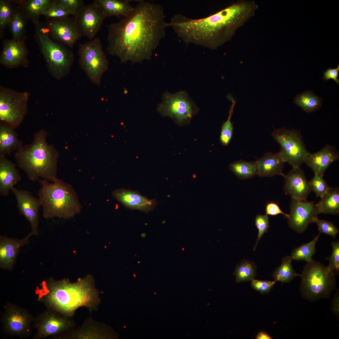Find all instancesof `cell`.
Segmentation results:
<instances>
[{
  "label": "cell",
  "mask_w": 339,
  "mask_h": 339,
  "mask_svg": "<svg viewBox=\"0 0 339 339\" xmlns=\"http://www.w3.org/2000/svg\"><path fill=\"white\" fill-rule=\"evenodd\" d=\"M159 4L140 0L120 21L108 27L107 50L122 62L142 63L151 59L165 36L167 23Z\"/></svg>",
  "instance_id": "1"
},
{
  "label": "cell",
  "mask_w": 339,
  "mask_h": 339,
  "mask_svg": "<svg viewBox=\"0 0 339 339\" xmlns=\"http://www.w3.org/2000/svg\"><path fill=\"white\" fill-rule=\"evenodd\" d=\"M36 293L38 300L47 309L69 318L80 307H84L90 311L97 310L100 302L99 292L90 275L75 282L67 279L56 280L51 277L42 282Z\"/></svg>",
  "instance_id": "2"
},
{
  "label": "cell",
  "mask_w": 339,
  "mask_h": 339,
  "mask_svg": "<svg viewBox=\"0 0 339 339\" xmlns=\"http://www.w3.org/2000/svg\"><path fill=\"white\" fill-rule=\"evenodd\" d=\"M47 132L41 129L35 133L32 142L23 145L15 152L18 166L30 180L44 179L53 182L57 178L59 153L47 141Z\"/></svg>",
  "instance_id": "3"
},
{
  "label": "cell",
  "mask_w": 339,
  "mask_h": 339,
  "mask_svg": "<svg viewBox=\"0 0 339 339\" xmlns=\"http://www.w3.org/2000/svg\"><path fill=\"white\" fill-rule=\"evenodd\" d=\"M40 185L38 198L46 219L54 218H68L79 213L82 208L77 194L72 186L57 178L53 182L44 179Z\"/></svg>",
  "instance_id": "4"
},
{
  "label": "cell",
  "mask_w": 339,
  "mask_h": 339,
  "mask_svg": "<svg viewBox=\"0 0 339 339\" xmlns=\"http://www.w3.org/2000/svg\"><path fill=\"white\" fill-rule=\"evenodd\" d=\"M34 36L45 61L48 72L54 78L60 80L69 73L75 60L72 50L53 40L44 24H34Z\"/></svg>",
  "instance_id": "5"
},
{
  "label": "cell",
  "mask_w": 339,
  "mask_h": 339,
  "mask_svg": "<svg viewBox=\"0 0 339 339\" xmlns=\"http://www.w3.org/2000/svg\"><path fill=\"white\" fill-rule=\"evenodd\" d=\"M335 275L320 262L312 259L307 261L301 274L300 291L303 298L310 301L329 298L335 289Z\"/></svg>",
  "instance_id": "6"
},
{
  "label": "cell",
  "mask_w": 339,
  "mask_h": 339,
  "mask_svg": "<svg viewBox=\"0 0 339 339\" xmlns=\"http://www.w3.org/2000/svg\"><path fill=\"white\" fill-rule=\"evenodd\" d=\"M78 54L81 68L92 83L100 86L109 64L100 39L95 37L86 43H79Z\"/></svg>",
  "instance_id": "7"
},
{
  "label": "cell",
  "mask_w": 339,
  "mask_h": 339,
  "mask_svg": "<svg viewBox=\"0 0 339 339\" xmlns=\"http://www.w3.org/2000/svg\"><path fill=\"white\" fill-rule=\"evenodd\" d=\"M158 112L164 117H169L180 126L190 124L199 109L185 91L174 94L165 92L162 101L157 107Z\"/></svg>",
  "instance_id": "8"
},
{
  "label": "cell",
  "mask_w": 339,
  "mask_h": 339,
  "mask_svg": "<svg viewBox=\"0 0 339 339\" xmlns=\"http://www.w3.org/2000/svg\"><path fill=\"white\" fill-rule=\"evenodd\" d=\"M272 135L280 145L279 153L284 162L288 163L293 168H300L309 152L300 132L282 127L275 130Z\"/></svg>",
  "instance_id": "9"
},
{
  "label": "cell",
  "mask_w": 339,
  "mask_h": 339,
  "mask_svg": "<svg viewBox=\"0 0 339 339\" xmlns=\"http://www.w3.org/2000/svg\"><path fill=\"white\" fill-rule=\"evenodd\" d=\"M30 94L0 87V120L14 128L24 120L28 111Z\"/></svg>",
  "instance_id": "10"
},
{
  "label": "cell",
  "mask_w": 339,
  "mask_h": 339,
  "mask_svg": "<svg viewBox=\"0 0 339 339\" xmlns=\"http://www.w3.org/2000/svg\"><path fill=\"white\" fill-rule=\"evenodd\" d=\"M70 318L48 309L35 319L34 325L37 331L33 338L55 336L72 330L75 324Z\"/></svg>",
  "instance_id": "11"
},
{
  "label": "cell",
  "mask_w": 339,
  "mask_h": 339,
  "mask_svg": "<svg viewBox=\"0 0 339 339\" xmlns=\"http://www.w3.org/2000/svg\"><path fill=\"white\" fill-rule=\"evenodd\" d=\"M35 319L26 310L8 303L1 320L4 331L11 336L24 337L30 333Z\"/></svg>",
  "instance_id": "12"
},
{
  "label": "cell",
  "mask_w": 339,
  "mask_h": 339,
  "mask_svg": "<svg viewBox=\"0 0 339 339\" xmlns=\"http://www.w3.org/2000/svg\"><path fill=\"white\" fill-rule=\"evenodd\" d=\"M44 24L53 40L70 48L74 47L83 36L73 17L68 16L50 19Z\"/></svg>",
  "instance_id": "13"
},
{
  "label": "cell",
  "mask_w": 339,
  "mask_h": 339,
  "mask_svg": "<svg viewBox=\"0 0 339 339\" xmlns=\"http://www.w3.org/2000/svg\"><path fill=\"white\" fill-rule=\"evenodd\" d=\"M73 16L83 35L89 40L95 38L107 17L101 9L94 3L84 6L78 14Z\"/></svg>",
  "instance_id": "14"
},
{
  "label": "cell",
  "mask_w": 339,
  "mask_h": 339,
  "mask_svg": "<svg viewBox=\"0 0 339 339\" xmlns=\"http://www.w3.org/2000/svg\"><path fill=\"white\" fill-rule=\"evenodd\" d=\"M290 213L288 223L289 227L296 232H304L313 218L319 214L313 202L299 201L291 199Z\"/></svg>",
  "instance_id": "15"
},
{
  "label": "cell",
  "mask_w": 339,
  "mask_h": 339,
  "mask_svg": "<svg viewBox=\"0 0 339 339\" xmlns=\"http://www.w3.org/2000/svg\"><path fill=\"white\" fill-rule=\"evenodd\" d=\"M11 191L15 196L19 213L29 223L32 235L37 236L39 234V210L41 207L40 200L25 190L18 189L13 187Z\"/></svg>",
  "instance_id": "16"
},
{
  "label": "cell",
  "mask_w": 339,
  "mask_h": 339,
  "mask_svg": "<svg viewBox=\"0 0 339 339\" xmlns=\"http://www.w3.org/2000/svg\"><path fill=\"white\" fill-rule=\"evenodd\" d=\"M25 40H5L0 53V64L10 68L19 66L28 67L29 64L28 57L29 51L25 44Z\"/></svg>",
  "instance_id": "17"
},
{
  "label": "cell",
  "mask_w": 339,
  "mask_h": 339,
  "mask_svg": "<svg viewBox=\"0 0 339 339\" xmlns=\"http://www.w3.org/2000/svg\"><path fill=\"white\" fill-rule=\"evenodd\" d=\"M30 232L22 239L10 238L5 235L0 236V267L11 271L13 269L20 248L29 244L32 236Z\"/></svg>",
  "instance_id": "18"
},
{
  "label": "cell",
  "mask_w": 339,
  "mask_h": 339,
  "mask_svg": "<svg viewBox=\"0 0 339 339\" xmlns=\"http://www.w3.org/2000/svg\"><path fill=\"white\" fill-rule=\"evenodd\" d=\"M284 178L285 194L289 195L291 199L306 201L312 191L303 170L300 168H293Z\"/></svg>",
  "instance_id": "19"
},
{
  "label": "cell",
  "mask_w": 339,
  "mask_h": 339,
  "mask_svg": "<svg viewBox=\"0 0 339 339\" xmlns=\"http://www.w3.org/2000/svg\"><path fill=\"white\" fill-rule=\"evenodd\" d=\"M113 197L126 208L145 212L153 211L157 205L155 199H149L138 191L121 188L112 192Z\"/></svg>",
  "instance_id": "20"
},
{
  "label": "cell",
  "mask_w": 339,
  "mask_h": 339,
  "mask_svg": "<svg viewBox=\"0 0 339 339\" xmlns=\"http://www.w3.org/2000/svg\"><path fill=\"white\" fill-rule=\"evenodd\" d=\"M339 159V153L335 146L326 144L319 151L309 153L304 163L311 168L314 174L324 176L329 166Z\"/></svg>",
  "instance_id": "21"
},
{
  "label": "cell",
  "mask_w": 339,
  "mask_h": 339,
  "mask_svg": "<svg viewBox=\"0 0 339 339\" xmlns=\"http://www.w3.org/2000/svg\"><path fill=\"white\" fill-rule=\"evenodd\" d=\"M21 178L15 164L6 156L0 155V195L6 196Z\"/></svg>",
  "instance_id": "22"
},
{
  "label": "cell",
  "mask_w": 339,
  "mask_h": 339,
  "mask_svg": "<svg viewBox=\"0 0 339 339\" xmlns=\"http://www.w3.org/2000/svg\"><path fill=\"white\" fill-rule=\"evenodd\" d=\"M255 162L256 175L259 177H271L280 175L284 177L285 176L283 173L285 162L279 152L275 153L267 152Z\"/></svg>",
  "instance_id": "23"
},
{
  "label": "cell",
  "mask_w": 339,
  "mask_h": 339,
  "mask_svg": "<svg viewBox=\"0 0 339 339\" xmlns=\"http://www.w3.org/2000/svg\"><path fill=\"white\" fill-rule=\"evenodd\" d=\"M16 7L33 24L40 21L42 13L52 5L55 0H11Z\"/></svg>",
  "instance_id": "24"
},
{
  "label": "cell",
  "mask_w": 339,
  "mask_h": 339,
  "mask_svg": "<svg viewBox=\"0 0 339 339\" xmlns=\"http://www.w3.org/2000/svg\"><path fill=\"white\" fill-rule=\"evenodd\" d=\"M104 329L103 324L88 319L78 329L69 331L55 336L58 339H104Z\"/></svg>",
  "instance_id": "25"
},
{
  "label": "cell",
  "mask_w": 339,
  "mask_h": 339,
  "mask_svg": "<svg viewBox=\"0 0 339 339\" xmlns=\"http://www.w3.org/2000/svg\"><path fill=\"white\" fill-rule=\"evenodd\" d=\"M15 128L10 125L0 123V155H10L23 145V142L18 137Z\"/></svg>",
  "instance_id": "26"
},
{
  "label": "cell",
  "mask_w": 339,
  "mask_h": 339,
  "mask_svg": "<svg viewBox=\"0 0 339 339\" xmlns=\"http://www.w3.org/2000/svg\"><path fill=\"white\" fill-rule=\"evenodd\" d=\"M130 0H94L93 3L99 7L106 17L112 16L126 17L133 9Z\"/></svg>",
  "instance_id": "27"
},
{
  "label": "cell",
  "mask_w": 339,
  "mask_h": 339,
  "mask_svg": "<svg viewBox=\"0 0 339 339\" xmlns=\"http://www.w3.org/2000/svg\"><path fill=\"white\" fill-rule=\"evenodd\" d=\"M315 206L318 214L338 215L339 213V188L330 187Z\"/></svg>",
  "instance_id": "28"
},
{
  "label": "cell",
  "mask_w": 339,
  "mask_h": 339,
  "mask_svg": "<svg viewBox=\"0 0 339 339\" xmlns=\"http://www.w3.org/2000/svg\"><path fill=\"white\" fill-rule=\"evenodd\" d=\"M27 20L23 13L16 7L8 26L13 40L20 41L26 39L25 27Z\"/></svg>",
  "instance_id": "29"
},
{
  "label": "cell",
  "mask_w": 339,
  "mask_h": 339,
  "mask_svg": "<svg viewBox=\"0 0 339 339\" xmlns=\"http://www.w3.org/2000/svg\"><path fill=\"white\" fill-rule=\"evenodd\" d=\"M321 98L313 92L306 91L298 95L293 101L304 111L309 113L318 110L321 106Z\"/></svg>",
  "instance_id": "30"
},
{
  "label": "cell",
  "mask_w": 339,
  "mask_h": 339,
  "mask_svg": "<svg viewBox=\"0 0 339 339\" xmlns=\"http://www.w3.org/2000/svg\"><path fill=\"white\" fill-rule=\"evenodd\" d=\"M293 259L288 256L282 260V264L272 273V276L276 281L282 283L291 282L295 277L301 276L294 270L292 266Z\"/></svg>",
  "instance_id": "31"
},
{
  "label": "cell",
  "mask_w": 339,
  "mask_h": 339,
  "mask_svg": "<svg viewBox=\"0 0 339 339\" xmlns=\"http://www.w3.org/2000/svg\"><path fill=\"white\" fill-rule=\"evenodd\" d=\"M230 170L240 179H246L253 177L256 175V162H247L239 160L230 163Z\"/></svg>",
  "instance_id": "32"
},
{
  "label": "cell",
  "mask_w": 339,
  "mask_h": 339,
  "mask_svg": "<svg viewBox=\"0 0 339 339\" xmlns=\"http://www.w3.org/2000/svg\"><path fill=\"white\" fill-rule=\"evenodd\" d=\"M320 234L319 233L309 242L303 244L294 249L290 256L292 259L298 261H304L306 262L312 259V256L316 251L315 245Z\"/></svg>",
  "instance_id": "33"
},
{
  "label": "cell",
  "mask_w": 339,
  "mask_h": 339,
  "mask_svg": "<svg viewBox=\"0 0 339 339\" xmlns=\"http://www.w3.org/2000/svg\"><path fill=\"white\" fill-rule=\"evenodd\" d=\"M256 272V267L253 262L244 260L235 268V280L238 283L251 281L254 279Z\"/></svg>",
  "instance_id": "34"
},
{
  "label": "cell",
  "mask_w": 339,
  "mask_h": 339,
  "mask_svg": "<svg viewBox=\"0 0 339 339\" xmlns=\"http://www.w3.org/2000/svg\"><path fill=\"white\" fill-rule=\"evenodd\" d=\"M16 7L11 0H0V37L3 35L5 29L8 26Z\"/></svg>",
  "instance_id": "35"
},
{
  "label": "cell",
  "mask_w": 339,
  "mask_h": 339,
  "mask_svg": "<svg viewBox=\"0 0 339 339\" xmlns=\"http://www.w3.org/2000/svg\"><path fill=\"white\" fill-rule=\"evenodd\" d=\"M228 98L232 101V103L229 109L228 118L222 125L219 137L220 143L224 146H227L229 144L232 137L234 127L231 121V118L236 102L235 100L229 95Z\"/></svg>",
  "instance_id": "36"
},
{
  "label": "cell",
  "mask_w": 339,
  "mask_h": 339,
  "mask_svg": "<svg viewBox=\"0 0 339 339\" xmlns=\"http://www.w3.org/2000/svg\"><path fill=\"white\" fill-rule=\"evenodd\" d=\"M323 175L315 173L314 176L309 181L312 191H314L317 197H322L329 191L330 187Z\"/></svg>",
  "instance_id": "37"
},
{
  "label": "cell",
  "mask_w": 339,
  "mask_h": 339,
  "mask_svg": "<svg viewBox=\"0 0 339 339\" xmlns=\"http://www.w3.org/2000/svg\"><path fill=\"white\" fill-rule=\"evenodd\" d=\"M313 223H316L319 234H325L335 238L339 232V229L331 221L324 219L321 220L317 217H315Z\"/></svg>",
  "instance_id": "38"
},
{
  "label": "cell",
  "mask_w": 339,
  "mask_h": 339,
  "mask_svg": "<svg viewBox=\"0 0 339 339\" xmlns=\"http://www.w3.org/2000/svg\"><path fill=\"white\" fill-rule=\"evenodd\" d=\"M55 3L73 15L78 14L84 6L82 0H55Z\"/></svg>",
  "instance_id": "39"
},
{
  "label": "cell",
  "mask_w": 339,
  "mask_h": 339,
  "mask_svg": "<svg viewBox=\"0 0 339 339\" xmlns=\"http://www.w3.org/2000/svg\"><path fill=\"white\" fill-rule=\"evenodd\" d=\"M331 245L332 248V254L330 256L326 258L329 262L327 267L336 275L339 272V242L338 241H332Z\"/></svg>",
  "instance_id": "40"
},
{
  "label": "cell",
  "mask_w": 339,
  "mask_h": 339,
  "mask_svg": "<svg viewBox=\"0 0 339 339\" xmlns=\"http://www.w3.org/2000/svg\"><path fill=\"white\" fill-rule=\"evenodd\" d=\"M255 224L258 230V233L254 250L260 239L265 233L267 232L270 227L268 215L258 214L255 218Z\"/></svg>",
  "instance_id": "41"
},
{
  "label": "cell",
  "mask_w": 339,
  "mask_h": 339,
  "mask_svg": "<svg viewBox=\"0 0 339 339\" xmlns=\"http://www.w3.org/2000/svg\"><path fill=\"white\" fill-rule=\"evenodd\" d=\"M71 15L66 10L54 3L44 12L42 15H44L47 20L69 16Z\"/></svg>",
  "instance_id": "42"
},
{
  "label": "cell",
  "mask_w": 339,
  "mask_h": 339,
  "mask_svg": "<svg viewBox=\"0 0 339 339\" xmlns=\"http://www.w3.org/2000/svg\"><path fill=\"white\" fill-rule=\"evenodd\" d=\"M276 281H261L254 279L251 281V285L253 288L261 294L268 293L274 286Z\"/></svg>",
  "instance_id": "43"
},
{
  "label": "cell",
  "mask_w": 339,
  "mask_h": 339,
  "mask_svg": "<svg viewBox=\"0 0 339 339\" xmlns=\"http://www.w3.org/2000/svg\"><path fill=\"white\" fill-rule=\"evenodd\" d=\"M266 215L275 216L279 214L283 215L288 218L289 214L283 212L280 209L278 204L273 202H268L265 205Z\"/></svg>",
  "instance_id": "44"
},
{
  "label": "cell",
  "mask_w": 339,
  "mask_h": 339,
  "mask_svg": "<svg viewBox=\"0 0 339 339\" xmlns=\"http://www.w3.org/2000/svg\"><path fill=\"white\" fill-rule=\"evenodd\" d=\"M339 71V65L336 68H331V67L327 69L326 71L323 72V80H328L330 79H333L338 84L339 83V80L337 78Z\"/></svg>",
  "instance_id": "45"
},
{
  "label": "cell",
  "mask_w": 339,
  "mask_h": 339,
  "mask_svg": "<svg viewBox=\"0 0 339 339\" xmlns=\"http://www.w3.org/2000/svg\"><path fill=\"white\" fill-rule=\"evenodd\" d=\"M331 311L333 314L336 318H339V290H336L332 299L331 307Z\"/></svg>",
  "instance_id": "46"
},
{
  "label": "cell",
  "mask_w": 339,
  "mask_h": 339,
  "mask_svg": "<svg viewBox=\"0 0 339 339\" xmlns=\"http://www.w3.org/2000/svg\"><path fill=\"white\" fill-rule=\"evenodd\" d=\"M256 339H271L272 338L267 333L263 331H260L256 335Z\"/></svg>",
  "instance_id": "47"
}]
</instances>
